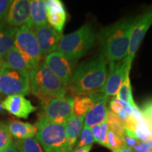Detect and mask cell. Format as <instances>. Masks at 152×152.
<instances>
[{
  "mask_svg": "<svg viewBox=\"0 0 152 152\" xmlns=\"http://www.w3.org/2000/svg\"><path fill=\"white\" fill-rule=\"evenodd\" d=\"M136 19L137 16L121 19L101 30L97 38L102 46V54L107 62L119 61L127 56Z\"/></svg>",
  "mask_w": 152,
  "mask_h": 152,
  "instance_id": "cell-1",
  "label": "cell"
},
{
  "mask_svg": "<svg viewBox=\"0 0 152 152\" xmlns=\"http://www.w3.org/2000/svg\"><path fill=\"white\" fill-rule=\"evenodd\" d=\"M107 61L100 54L83 62L75 69L71 84L67 87L72 94H90L99 92L105 84Z\"/></svg>",
  "mask_w": 152,
  "mask_h": 152,
  "instance_id": "cell-2",
  "label": "cell"
},
{
  "mask_svg": "<svg viewBox=\"0 0 152 152\" xmlns=\"http://www.w3.org/2000/svg\"><path fill=\"white\" fill-rule=\"evenodd\" d=\"M30 92L45 106L51 100L66 96L67 87L60 80L44 61L29 73Z\"/></svg>",
  "mask_w": 152,
  "mask_h": 152,
  "instance_id": "cell-3",
  "label": "cell"
},
{
  "mask_svg": "<svg viewBox=\"0 0 152 152\" xmlns=\"http://www.w3.org/2000/svg\"><path fill=\"white\" fill-rule=\"evenodd\" d=\"M96 38V36L91 26L85 24L73 33L63 35L56 52L79 60L92 48Z\"/></svg>",
  "mask_w": 152,
  "mask_h": 152,
  "instance_id": "cell-4",
  "label": "cell"
},
{
  "mask_svg": "<svg viewBox=\"0 0 152 152\" xmlns=\"http://www.w3.org/2000/svg\"><path fill=\"white\" fill-rule=\"evenodd\" d=\"M35 127L36 139L45 152H66V125L52 123L39 116Z\"/></svg>",
  "mask_w": 152,
  "mask_h": 152,
  "instance_id": "cell-5",
  "label": "cell"
},
{
  "mask_svg": "<svg viewBox=\"0 0 152 152\" xmlns=\"http://www.w3.org/2000/svg\"><path fill=\"white\" fill-rule=\"evenodd\" d=\"M30 92L29 73L4 66L0 72V94L26 96Z\"/></svg>",
  "mask_w": 152,
  "mask_h": 152,
  "instance_id": "cell-6",
  "label": "cell"
},
{
  "mask_svg": "<svg viewBox=\"0 0 152 152\" xmlns=\"http://www.w3.org/2000/svg\"><path fill=\"white\" fill-rule=\"evenodd\" d=\"M14 47L26 58L33 69L42 61L40 49L35 33L28 26H23L17 28Z\"/></svg>",
  "mask_w": 152,
  "mask_h": 152,
  "instance_id": "cell-7",
  "label": "cell"
},
{
  "mask_svg": "<svg viewBox=\"0 0 152 152\" xmlns=\"http://www.w3.org/2000/svg\"><path fill=\"white\" fill-rule=\"evenodd\" d=\"M73 98L71 96L56 98L42 106L40 116L49 122L66 125L73 118Z\"/></svg>",
  "mask_w": 152,
  "mask_h": 152,
  "instance_id": "cell-8",
  "label": "cell"
},
{
  "mask_svg": "<svg viewBox=\"0 0 152 152\" xmlns=\"http://www.w3.org/2000/svg\"><path fill=\"white\" fill-rule=\"evenodd\" d=\"M77 61L62 53L54 52L45 57L44 62L49 69L68 87L73 80L75 66Z\"/></svg>",
  "mask_w": 152,
  "mask_h": 152,
  "instance_id": "cell-9",
  "label": "cell"
},
{
  "mask_svg": "<svg viewBox=\"0 0 152 152\" xmlns=\"http://www.w3.org/2000/svg\"><path fill=\"white\" fill-rule=\"evenodd\" d=\"M152 25V6L142 14L137 16L136 21L133 26L130 35V45L127 56L125 59L128 67L131 69L132 63L136 52L142 42L146 33Z\"/></svg>",
  "mask_w": 152,
  "mask_h": 152,
  "instance_id": "cell-10",
  "label": "cell"
},
{
  "mask_svg": "<svg viewBox=\"0 0 152 152\" xmlns=\"http://www.w3.org/2000/svg\"><path fill=\"white\" fill-rule=\"evenodd\" d=\"M130 70L127 66L125 58L119 61L110 62L105 84L97 92L104 93L108 97L116 96L125 75L130 74Z\"/></svg>",
  "mask_w": 152,
  "mask_h": 152,
  "instance_id": "cell-11",
  "label": "cell"
},
{
  "mask_svg": "<svg viewBox=\"0 0 152 152\" xmlns=\"http://www.w3.org/2000/svg\"><path fill=\"white\" fill-rule=\"evenodd\" d=\"M33 31L40 49L42 58L56 52L62 34L57 32L48 23L35 28Z\"/></svg>",
  "mask_w": 152,
  "mask_h": 152,
  "instance_id": "cell-12",
  "label": "cell"
},
{
  "mask_svg": "<svg viewBox=\"0 0 152 152\" xmlns=\"http://www.w3.org/2000/svg\"><path fill=\"white\" fill-rule=\"evenodd\" d=\"M93 101L92 108L85 115V126L92 128L94 125H99L106 120L109 108L107 106L108 97L102 92H94L89 94Z\"/></svg>",
  "mask_w": 152,
  "mask_h": 152,
  "instance_id": "cell-13",
  "label": "cell"
},
{
  "mask_svg": "<svg viewBox=\"0 0 152 152\" xmlns=\"http://www.w3.org/2000/svg\"><path fill=\"white\" fill-rule=\"evenodd\" d=\"M2 106L4 111L9 112L17 118L24 119H27L30 113L37 110L30 100L25 96L19 94L7 96L3 100Z\"/></svg>",
  "mask_w": 152,
  "mask_h": 152,
  "instance_id": "cell-14",
  "label": "cell"
},
{
  "mask_svg": "<svg viewBox=\"0 0 152 152\" xmlns=\"http://www.w3.org/2000/svg\"><path fill=\"white\" fill-rule=\"evenodd\" d=\"M30 16V0H15L11 4L5 20L12 27L20 28L23 26H27Z\"/></svg>",
  "mask_w": 152,
  "mask_h": 152,
  "instance_id": "cell-15",
  "label": "cell"
},
{
  "mask_svg": "<svg viewBox=\"0 0 152 152\" xmlns=\"http://www.w3.org/2000/svg\"><path fill=\"white\" fill-rule=\"evenodd\" d=\"M47 22L57 32L62 34L65 26L67 14L64 4L60 0L45 1Z\"/></svg>",
  "mask_w": 152,
  "mask_h": 152,
  "instance_id": "cell-16",
  "label": "cell"
},
{
  "mask_svg": "<svg viewBox=\"0 0 152 152\" xmlns=\"http://www.w3.org/2000/svg\"><path fill=\"white\" fill-rule=\"evenodd\" d=\"M47 24V10L45 1L44 0H32L30 1V16L27 26L30 29Z\"/></svg>",
  "mask_w": 152,
  "mask_h": 152,
  "instance_id": "cell-17",
  "label": "cell"
},
{
  "mask_svg": "<svg viewBox=\"0 0 152 152\" xmlns=\"http://www.w3.org/2000/svg\"><path fill=\"white\" fill-rule=\"evenodd\" d=\"M124 127L125 130L132 132L140 141L148 142L152 140V126L146 120L137 122L130 116Z\"/></svg>",
  "mask_w": 152,
  "mask_h": 152,
  "instance_id": "cell-18",
  "label": "cell"
},
{
  "mask_svg": "<svg viewBox=\"0 0 152 152\" xmlns=\"http://www.w3.org/2000/svg\"><path fill=\"white\" fill-rule=\"evenodd\" d=\"M85 116L77 118L73 116L66 123L65 127L66 136V152H71L75 147L77 138L80 134Z\"/></svg>",
  "mask_w": 152,
  "mask_h": 152,
  "instance_id": "cell-19",
  "label": "cell"
},
{
  "mask_svg": "<svg viewBox=\"0 0 152 152\" xmlns=\"http://www.w3.org/2000/svg\"><path fill=\"white\" fill-rule=\"evenodd\" d=\"M17 28L0 20V56L4 57L14 46V38Z\"/></svg>",
  "mask_w": 152,
  "mask_h": 152,
  "instance_id": "cell-20",
  "label": "cell"
},
{
  "mask_svg": "<svg viewBox=\"0 0 152 152\" xmlns=\"http://www.w3.org/2000/svg\"><path fill=\"white\" fill-rule=\"evenodd\" d=\"M7 125L11 136L18 140L33 138L37 132L35 125L18 120H11Z\"/></svg>",
  "mask_w": 152,
  "mask_h": 152,
  "instance_id": "cell-21",
  "label": "cell"
},
{
  "mask_svg": "<svg viewBox=\"0 0 152 152\" xmlns=\"http://www.w3.org/2000/svg\"><path fill=\"white\" fill-rule=\"evenodd\" d=\"M4 66L11 69L30 73L33 70L31 66L19 51L14 46L4 56Z\"/></svg>",
  "mask_w": 152,
  "mask_h": 152,
  "instance_id": "cell-22",
  "label": "cell"
},
{
  "mask_svg": "<svg viewBox=\"0 0 152 152\" xmlns=\"http://www.w3.org/2000/svg\"><path fill=\"white\" fill-rule=\"evenodd\" d=\"M93 105V101L89 94L76 95L73 98V115L77 118L85 116Z\"/></svg>",
  "mask_w": 152,
  "mask_h": 152,
  "instance_id": "cell-23",
  "label": "cell"
},
{
  "mask_svg": "<svg viewBox=\"0 0 152 152\" xmlns=\"http://www.w3.org/2000/svg\"><path fill=\"white\" fill-rule=\"evenodd\" d=\"M129 75H130V74H127L125 75L124 80H123L122 85L118 90L115 99L123 102H125V103L130 104L131 106H134L137 104L133 99L132 87H131L130 76Z\"/></svg>",
  "mask_w": 152,
  "mask_h": 152,
  "instance_id": "cell-24",
  "label": "cell"
},
{
  "mask_svg": "<svg viewBox=\"0 0 152 152\" xmlns=\"http://www.w3.org/2000/svg\"><path fill=\"white\" fill-rule=\"evenodd\" d=\"M13 142L19 152H45L36 138L22 140H16Z\"/></svg>",
  "mask_w": 152,
  "mask_h": 152,
  "instance_id": "cell-25",
  "label": "cell"
},
{
  "mask_svg": "<svg viewBox=\"0 0 152 152\" xmlns=\"http://www.w3.org/2000/svg\"><path fill=\"white\" fill-rule=\"evenodd\" d=\"M106 121L110 130L115 132L117 135L123 138L125 134L124 124L116 114L112 112L110 109L108 110Z\"/></svg>",
  "mask_w": 152,
  "mask_h": 152,
  "instance_id": "cell-26",
  "label": "cell"
},
{
  "mask_svg": "<svg viewBox=\"0 0 152 152\" xmlns=\"http://www.w3.org/2000/svg\"><path fill=\"white\" fill-rule=\"evenodd\" d=\"M12 143V136L8 125L4 122H0V152H3Z\"/></svg>",
  "mask_w": 152,
  "mask_h": 152,
  "instance_id": "cell-27",
  "label": "cell"
},
{
  "mask_svg": "<svg viewBox=\"0 0 152 152\" xmlns=\"http://www.w3.org/2000/svg\"><path fill=\"white\" fill-rule=\"evenodd\" d=\"M94 142V137H93L92 128L83 125V129L79 135V141L77 142L75 146V149L78 148L85 147V146L92 145Z\"/></svg>",
  "mask_w": 152,
  "mask_h": 152,
  "instance_id": "cell-28",
  "label": "cell"
},
{
  "mask_svg": "<svg viewBox=\"0 0 152 152\" xmlns=\"http://www.w3.org/2000/svg\"><path fill=\"white\" fill-rule=\"evenodd\" d=\"M108 148L113 152L119 151L124 145L123 139L109 129L107 136Z\"/></svg>",
  "mask_w": 152,
  "mask_h": 152,
  "instance_id": "cell-29",
  "label": "cell"
},
{
  "mask_svg": "<svg viewBox=\"0 0 152 152\" xmlns=\"http://www.w3.org/2000/svg\"><path fill=\"white\" fill-rule=\"evenodd\" d=\"M140 110L144 119L152 126V98L146 100Z\"/></svg>",
  "mask_w": 152,
  "mask_h": 152,
  "instance_id": "cell-30",
  "label": "cell"
},
{
  "mask_svg": "<svg viewBox=\"0 0 152 152\" xmlns=\"http://www.w3.org/2000/svg\"><path fill=\"white\" fill-rule=\"evenodd\" d=\"M101 125V132L99 139L98 143L101 145L104 146L106 148H108V142H107V136L108 132H109V128L108 126L107 123H106V120L100 124Z\"/></svg>",
  "mask_w": 152,
  "mask_h": 152,
  "instance_id": "cell-31",
  "label": "cell"
},
{
  "mask_svg": "<svg viewBox=\"0 0 152 152\" xmlns=\"http://www.w3.org/2000/svg\"><path fill=\"white\" fill-rule=\"evenodd\" d=\"M13 1L0 0V20H5Z\"/></svg>",
  "mask_w": 152,
  "mask_h": 152,
  "instance_id": "cell-32",
  "label": "cell"
},
{
  "mask_svg": "<svg viewBox=\"0 0 152 152\" xmlns=\"http://www.w3.org/2000/svg\"><path fill=\"white\" fill-rule=\"evenodd\" d=\"M109 109L114 113L117 114L121 110H123L122 102L120 100H118L117 99H113L111 100L109 104Z\"/></svg>",
  "mask_w": 152,
  "mask_h": 152,
  "instance_id": "cell-33",
  "label": "cell"
},
{
  "mask_svg": "<svg viewBox=\"0 0 152 152\" xmlns=\"http://www.w3.org/2000/svg\"><path fill=\"white\" fill-rule=\"evenodd\" d=\"M92 132L93 137H94V142H98L100 136V132H101V125H94V127L92 128Z\"/></svg>",
  "mask_w": 152,
  "mask_h": 152,
  "instance_id": "cell-34",
  "label": "cell"
},
{
  "mask_svg": "<svg viewBox=\"0 0 152 152\" xmlns=\"http://www.w3.org/2000/svg\"><path fill=\"white\" fill-rule=\"evenodd\" d=\"M91 149H92V145L85 146V147H83L78 149H74L73 152H90Z\"/></svg>",
  "mask_w": 152,
  "mask_h": 152,
  "instance_id": "cell-35",
  "label": "cell"
},
{
  "mask_svg": "<svg viewBox=\"0 0 152 152\" xmlns=\"http://www.w3.org/2000/svg\"><path fill=\"white\" fill-rule=\"evenodd\" d=\"M3 152H19V151L18 149L16 148V145H15L14 142H13V143L11 144V145L7 148V149H6Z\"/></svg>",
  "mask_w": 152,
  "mask_h": 152,
  "instance_id": "cell-36",
  "label": "cell"
},
{
  "mask_svg": "<svg viewBox=\"0 0 152 152\" xmlns=\"http://www.w3.org/2000/svg\"><path fill=\"white\" fill-rule=\"evenodd\" d=\"M116 152H134V151H133V150L132 149H130V148H129L128 147H127L126 145H125L124 144L123 147L121 148L119 151H118Z\"/></svg>",
  "mask_w": 152,
  "mask_h": 152,
  "instance_id": "cell-37",
  "label": "cell"
},
{
  "mask_svg": "<svg viewBox=\"0 0 152 152\" xmlns=\"http://www.w3.org/2000/svg\"><path fill=\"white\" fill-rule=\"evenodd\" d=\"M4 67V60L3 57L0 56V72L1 71Z\"/></svg>",
  "mask_w": 152,
  "mask_h": 152,
  "instance_id": "cell-38",
  "label": "cell"
},
{
  "mask_svg": "<svg viewBox=\"0 0 152 152\" xmlns=\"http://www.w3.org/2000/svg\"><path fill=\"white\" fill-rule=\"evenodd\" d=\"M2 102L3 101L1 100V94H0V113H4L5 112L4 109H3Z\"/></svg>",
  "mask_w": 152,
  "mask_h": 152,
  "instance_id": "cell-39",
  "label": "cell"
},
{
  "mask_svg": "<svg viewBox=\"0 0 152 152\" xmlns=\"http://www.w3.org/2000/svg\"><path fill=\"white\" fill-rule=\"evenodd\" d=\"M148 143H149V146H150V147H151V151H152V140H149V141L148 142Z\"/></svg>",
  "mask_w": 152,
  "mask_h": 152,
  "instance_id": "cell-40",
  "label": "cell"
},
{
  "mask_svg": "<svg viewBox=\"0 0 152 152\" xmlns=\"http://www.w3.org/2000/svg\"><path fill=\"white\" fill-rule=\"evenodd\" d=\"M149 152H152V151H151H151H149Z\"/></svg>",
  "mask_w": 152,
  "mask_h": 152,
  "instance_id": "cell-41",
  "label": "cell"
}]
</instances>
